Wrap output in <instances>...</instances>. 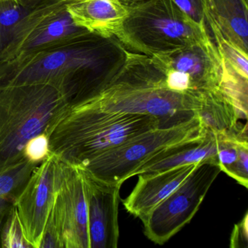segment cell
<instances>
[{"label":"cell","mask_w":248,"mask_h":248,"mask_svg":"<svg viewBox=\"0 0 248 248\" xmlns=\"http://www.w3.org/2000/svg\"><path fill=\"white\" fill-rule=\"evenodd\" d=\"M128 53L115 36L88 32L64 46L0 63V85H51L71 104L107 86L125 64Z\"/></svg>","instance_id":"1"},{"label":"cell","mask_w":248,"mask_h":248,"mask_svg":"<svg viewBox=\"0 0 248 248\" xmlns=\"http://www.w3.org/2000/svg\"><path fill=\"white\" fill-rule=\"evenodd\" d=\"M201 94L170 89L165 74L152 58L129 51L125 64L107 86L71 104L106 112L152 114L162 120L195 112Z\"/></svg>","instance_id":"2"},{"label":"cell","mask_w":248,"mask_h":248,"mask_svg":"<svg viewBox=\"0 0 248 248\" xmlns=\"http://www.w3.org/2000/svg\"><path fill=\"white\" fill-rule=\"evenodd\" d=\"M162 125L156 116L117 114L68 106L50 135V153L81 168L111 148Z\"/></svg>","instance_id":"3"},{"label":"cell","mask_w":248,"mask_h":248,"mask_svg":"<svg viewBox=\"0 0 248 248\" xmlns=\"http://www.w3.org/2000/svg\"><path fill=\"white\" fill-rule=\"evenodd\" d=\"M69 104L51 85H0V172L25 159L24 146L31 138L50 135Z\"/></svg>","instance_id":"4"},{"label":"cell","mask_w":248,"mask_h":248,"mask_svg":"<svg viewBox=\"0 0 248 248\" xmlns=\"http://www.w3.org/2000/svg\"><path fill=\"white\" fill-rule=\"evenodd\" d=\"M127 15L115 37L126 48L146 56L175 51L211 38L173 0H139L126 3Z\"/></svg>","instance_id":"5"},{"label":"cell","mask_w":248,"mask_h":248,"mask_svg":"<svg viewBox=\"0 0 248 248\" xmlns=\"http://www.w3.org/2000/svg\"><path fill=\"white\" fill-rule=\"evenodd\" d=\"M207 133L198 116L193 113L187 120L168 127L161 126L111 148L79 169L95 179L122 185L137 168L161 151Z\"/></svg>","instance_id":"6"},{"label":"cell","mask_w":248,"mask_h":248,"mask_svg":"<svg viewBox=\"0 0 248 248\" xmlns=\"http://www.w3.org/2000/svg\"><path fill=\"white\" fill-rule=\"evenodd\" d=\"M220 172L217 159L200 162L179 186L142 219L148 239L164 245L188 224Z\"/></svg>","instance_id":"7"},{"label":"cell","mask_w":248,"mask_h":248,"mask_svg":"<svg viewBox=\"0 0 248 248\" xmlns=\"http://www.w3.org/2000/svg\"><path fill=\"white\" fill-rule=\"evenodd\" d=\"M88 32L74 23L65 0H47L18 24L0 63L64 46Z\"/></svg>","instance_id":"8"},{"label":"cell","mask_w":248,"mask_h":248,"mask_svg":"<svg viewBox=\"0 0 248 248\" xmlns=\"http://www.w3.org/2000/svg\"><path fill=\"white\" fill-rule=\"evenodd\" d=\"M151 58L172 91L199 93L220 88L222 59L212 38Z\"/></svg>","instance_id":"9"},{"label":"cell","mask_w":248,"mask_h":248,"mask_svg":"<svg viewBox=\"0 0 248 248\" xmlns=\"http://www.w3.org/2000/svg\"><path fill=\"white\" fill-rule=\"evenodd\" d=\"M59 161V186L52 213L63 248H90L85 174L79 168Z\"/></svg>","instance_id":"10"},{"label":"cell","mask_w":248,"mask_h":248,"mask_svg":"<svg viewBox=\"0 0 248 248\" xmlns=\"http://www.w3.org/2000/svg\"><path fill=\"white\" fill-rule=\"evenodd\" d=\"M59 163L58 156L49 154L35 168L14 203L24 236L32 248H40L54 206L59 186Z\"/></svg>","instance_id":"11"},{"label":"cell","mask_w":248,"mask_h":248,"mask_svg":"<svg viewBox=\"0 0 248 248\" xmlns=\"http://www.w3.org/2000/svg\"><path fill=\"white\" fill-rule=\"evenodd\" d=\"M83 172L88 196L90 248H117L120 237L118 209L122 185L108 184Z\"/></svg>","instance_id":"12"},{"label":"cell","mask_w":248,"mask_h":248,"mask_svg":"<svg viewBox=\"0 0 248 248\" xmlns=\"http://www.w3.org/2000/svg\"><path fill=\"white\" fill-rule=\"evenodd\" d=\"M199 163L188 164L160 172L139 174L136 186L128 197L123 200L124 208L142 220L179 186Z\"/></svg>","instance_id":"13"},{"label":"cell","mask_w":248,"mask_h":248,"mask_svg":"<svg viewBox=\"0 0 248 248\" xmlns=\"http://www.w3.org/2000/svg\"><path fill=\"white\" fill-rule=\"evenodd\" d=\"M207 30L248 55V7L245 0H203Z\"/></svg>","instance_id":"14"},{"label":"cell","mask_w":248,"mask_h":248,"mask_svg":"<svg viewBox=\"0 0 248 248\" xmlns=\"http://www.w3.org/2000/svg\"><path fill=\"white\" fill-rule=\"evenodd\" d=\"M74 23L89 32L115 36L127 15L120 0H65Z\"/></svg>","instance_id":"15"},{"label":"cell","mask_w":248,"mask_h":248,"mask_svg":"<svg viewBox=\"0 0 248 248\" xmlns=\"http://www.w3.org/2000/svg\"><path fill=\"white\" fill-rule=\"evenodd\" d=\"M208 159H217V136L210 133L161 151L137 168L132 173L131 178L139 174L160 172Z\"/></svg>","instance_id":"16"},{"label":"cell","mask_w":248,"mask_h":248,"mask_svg":"<svg viewBox=\"0 0 248 248\" xmlns=\"http://www.w3.org/2000/svg\"><path fill=\"white\" fill-rule=\"evenodd\" d=\"M194 113L198 116L203 129L213 134H228L247 124L240 126L239 120L242 117L220 88L203 92L200 107Z\"/></svg>","instance_id":"17"},{"label":"cell","mask_w":248,"mask_h":248,"mask_svg":"<svg viewBox=\"0 0 248 248\" xmlns=\"http://www.w3.org/2000/svg\"><path fill=\"white\" fill-rule=\"evenodd\" d=\"M217 136V163L220 170L248 187V126Z\"/></svg>","instance_id":"18"},{"label":"cell","mask_w":248,"mask_h":248,"mask_svg":"<svg viewBox=\"0 0 248 248\" xmlns=\"http://www.w3.org/2000/svg\"><path fill=\"white\" fill-rule=\"evenodd\" d=\"M47 0H0V55L23 19Z\"/></svg>","instance_id":"19"},{"label":"cell","mask_w":248,"mask_h":248,"mask_svg":"<svg viewBox=\"0 0 248 248\" xmlns=\"http://www.w3.org/2000/svg\"><path fill=\"white\" fill-rule=\"evenodd\" d=\"M37 166L24 159L0 172V199L14 204Z\"/></svg>","instance_id":"20"},{"label":"cell","mask_w":248,"mask_h":248,"mask_svg":"<svg viewBox=\"0 0 248 248\" xmlns=\"http://www.w3.org/2000/svg\"><path fill=\"white\" fill-rule=\"evenodd\" d=\"M1 248H32L24 236L15 206L10 210L1 233Z\"/></svg>","instance_id":"21"},{"label":"cell","mask_w":248,"mask_h":248,"mask_svg":"<svg viewBox=\"0 0 248 248\" xmlns=\"http://www.w3.org/2000/svg\"><path fill=\"white\" fill-rule=\"evenodd\" d=\"M214 41L220 56L241 76L248 79V55L221 39L214 38Z\"/></svg>","instance_id":"22"},{"label":"cell","mask_w":248,"mask_h":248,"mask_svg":"<svg viewBox=\"0 0 248 248\" xmlns=\"http://www.w3.org/2000/svg\"><path fill=\"white\" fill-rule=\"evenodd\" d=\"M50 154V135L44 132L31 138L24 149L25 159L32 163L43 162Z\"/></svg>","instance_id":"23"},{"label":"cell","mask_w":248,"mask_h":248,"mask_svg":"<svg viewBox=\"0 0 248 248\" xmlns=\"http://www.w3.org/2000/svg\"><path fill=\"white\" fill-rule=\"evenodd\" d=\"M178 8L199 27L207 30L203 0H173ZM208 31V30H207Z\"/></svg>","instance_id":"24"},{"label":"cell","mask_w":248,"mask_h":248,"mask_svg":"<svg viewBox=\"0 0 248 248\" xmlns=\"http://www.w3.org/2000/svg\"><path fill=\"white\" fill-rule=\"evenodd\" d=\"M40 248H63L60 232L53 213H50Z\"/></svg>","instance_id":"25"},{"label":"cell","mask_w":248,"mask_h":248,"mask_svg":"<svg viewBox=\"0 0 248 248\" xmlns=\"http://www.w3.org/2000/svg\"><path fill=\"white\" fill-rule=\"evenodd\" d=\"M248 214L233 227L230 238V248H247L248 247Z\"/></svg>","instance_id":"26"},{"label":"cell","mask_w":248,"mask_h":248,"mask_svg":"<svg viewBox=\"0 0 248 248\" xmlns=\"http://www.w3.org/2000/svg\"><path fill=\"white\" fill-rule=\"evenodd\" d=\"M13 206H14V204L12 203L0 199V248H1V233H2V227H3L5 219Z\"/></svg>","instance_id":"27"},{"label":"cell","mask_w":248,"mask_h":248,"mask_svg":"<svg viewBox=\"0 0 248 248\" xmlns=\"http://www.w3.org/2000/svg\"><path fill=\"white\" fill-rule=\"evenodd\" d=\"M121 2H124V3H130V2H136L139 0H120Z\"/></svg>","instance_id":"28"},{"label":"cell","mask_w":248,"mask_h":248,"mask_svg":"<svg viewBox=\"0 0 248 248\" xmlns=\"http://www.w3.org/2000/svg\"><path fill=\"white\" fill-rule=\"evenodd\" d=\"M245 1H247V2H248V0H245Z\"/></svg>","instance_id":"29"}]
</instances>
